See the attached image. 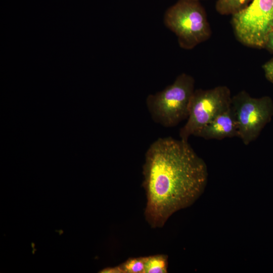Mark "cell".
Listing matches in <instances>:
<instances>
[{"label":"cell","mask_w":273,"mask_h":273,"mask_svg":"<svg viewBox=\"0 0 273 273\" xmlns=\"http://www.w3.org/2000/svg\"><path fill=\"white\" fill-rule=\"evenodd\" d=\"M251 0H217L215 8L223 15H233L245 8Z\"/></svg>","instance_id":"obj_9"},{"label":"cell","mask_w":273,"mask_h":273,"mask_svg":"<svg viewBox=\"0 0 273 273\" xmlns=\"http://www.w3.org/2000/svg\"><path fill=\"white\" fill-rule=\"evenodd\" d=\"M198 1H200V0H198Z\"/></svg>","instance_id":"obj_13"},{"label":"cell","mask_w":273,"mask_h":273,"mask_svg":"<svg viewBox=\"0 0 273 273\" xmlns=\"http://www.w3.org/2000/svg\"><path fill=\"white\" fill-rule=\"evenodd\" d=\"M194 87V78L183 73L163 90L148 96L146 105L153 121L171 127L188 119Z\"/></svg>","instance_id":"obj_2"},{"label":"cell","mask_w":273,"mask_h":273,"mask_svg":"<svg viewBox=\"0 0 273 273\" xmlns=\"http://www.w3.org/2000/svg\"><path fill=\"white\" fill-rule=\"evenodd\" d=\"M264 47L273 52V28L268 35Z\"/></svg>","instance_id":"obj_12"},{"label":"cell","mask_w":273,"mask_h":273,"mask_svg":"<svg viewBox=\"0 0 273 273\" xmlns=\"http://www.w3.org/2000/svg\"><path fill=\"white\" fill-rule=\"evenodd\" d=\"M167 267V255L157 254L146 256L145 273H166Z\"/></svg>","instance_id":"obj_8"},{"label":"cell","mask_w":273,"mask_h":273,"mask_svg":"<svg viewBox=\"0 0 273 273\" xmlns=\"http://www.w3.org/2000/svg\"><path fill=\"white\" fill-rule=\"evenodd\" d=\"M232 96L228 87L220 85L195 90L190 100L189 116L179 130L181 140L188 141L208 123L231 106Z\"/></svg>","instance_id":"obj_5"},{"label":"cell","mask_w":273,"mask_h":273,"mask_svg":"<svg viewBox=\"0 0 273 273\" xmlns=\"http://www.w3.org/2000/svg\"><path fill=\"white\" fill-rule=\"evenodd\" d=\"M262 68L266 78L273 83V59L265 63Z\"/></svg>","instance_id":"obj_11"},{"label":"cell","mask_w":273,"mask_h":273,"mask_svg":"<svg viewBox=\"0 0 273 273\" xmlns=\"http://www.w3.org/2000/svg\"><path fill=\"white\" fill-rule=\"evenodd\" d=\"M231 106L237 123L239 138L245 145L257 139L273 115V103L270 97L253 98L245 90L232 96Z\"/></svg>","instance_id":"obj_6"},{"label":"cell","mask_w":273,"mask_h":273,"mask_svg":"<svg viewBox=\"0 0 273 273\" xmlns=\"http://www.w3.org/2000/svg\"><path fill=\"white\" fill-rule=\"evenodd\" d=\"M194 136L205 140H218L227 138H239L237 123L232 106L206 125Z\"/></svg>","instance_id":"obj_7"},{"label":"cell","mask_w":273,"mask_h":273,"mask_svg":"<svg viewBox=\"0 0 273 273\" xmlns=\"http://www.w3.org/2000/svg\"><path fill=\"white\" fill-rule=\"evenodd\" d=\"M232 24L238 40L254 48L264 47L273 28V0H252L232 15Z\"/></svg>","instance_id":"obj_4"},{"label":"cell","mask_w":273,"mask_h":273,"mask_svg":"<svg viewBox=\"0 0 273 273\" xmlns=\"http://www.w3.org/2000/svg\"><path fill=\"white\" fill-rule=\"evenodd\" d=\"M146 257L129 258L118 265L121 273H145Z\"/></svg>","instance_id":"obj_10"},{"label":"cell","mask_w":273,"mask_h":273,"mask_svg":"<svg viewBox=\"0 0 273 273\" xmlns=\"http://www.w3.org/2000/svg\"><path fill=\"white\" fill-rule=\"evenodd\" d=\"M142 186L147 197L144 215L152 228H162L174 212L193 204L206 187L204 161L188 141L159 138L147 149Z\"/></svg>","instance_id":"obj_1"},{"label":"cell","mask_w":273,"mask_h":273,"mask_svg":"<svg viewBox=\"0 0 273 273\" xmlns=\"http://www.w3.org/2000/svg\"><path fill=\"white\" fill-rule=\"evenodd\" d=\"M164 23L186 50L205 41L211 34L206 11L198 0H178L166 11Z\"/></svg>","instance_id":"obj_3"}]
</instances>
